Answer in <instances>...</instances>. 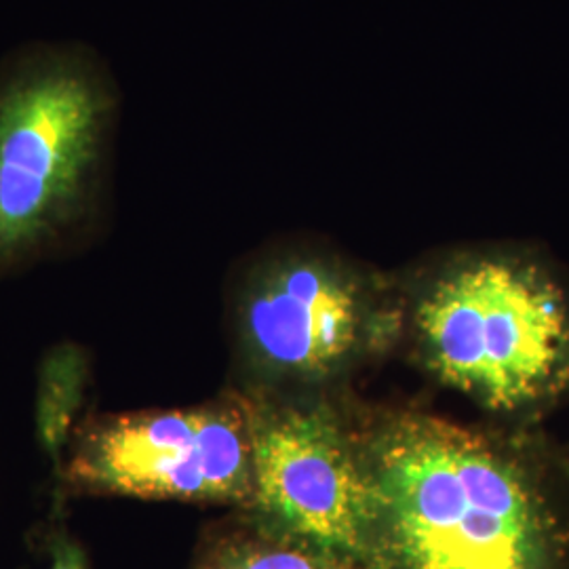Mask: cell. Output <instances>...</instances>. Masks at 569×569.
I'll return each mask as SVG.
<instances>
[{
    "label": "cell",
    "instance_id": "obj_4",
    "mask_svg": "<svg viewBox=\"0 0 569 569\" xmlns=\"http://www.w3.org/2000/svg\"><path fill=\"white\" fill-rule=\"evenodd\" d=\"M243 392H345L346 382L403 340L395 272L321 237L291 234L244 262L232 306Z\"/></svg>",
    "mask_w": 569,
    "mask_h": 569
},
{
    "label": "cell",
    "instance_id": "obj_8",
    "mask_svg": "<svg viewBox=\"0 0 569 569\" xmlns=\"http://www.w3.org/2000/svg\"><path fill=\"white\" fill-rule=\"evenodd\" d=\"M49 569H89L87 552L72 538L61 536L51 549V568Z\"/></svg>",
    "mask_w": 569,
    "mask_h": 569
},
{
    "label": "cell",
    "instance_id": "obj_6",
    "mask_svg": "<svg viewBox=\"0 0 569 569\" xmlns=\"http://www.w3.org/2000/svg\"><path fill=\"white\" fill-rule=\"evenodd\" d=\"M66 481L84 493L244 512L253 500L249 399L234 390L201 406L93 418L74 441Z\"/></svg>",
    "mask_w": 569,
    "mask_h": 569
},
{
    "label": "cell",
    "instance_id": "obj_7",
    "mask_svg": "<svg viewBox=\"0 0 569 569\" xmlns=\"http://www.w3.org/2000/svg\"><path fill=\"white\" fill-rule=\"evenodd\" d=\"M192 569H376L352 557L266 528L243 512L204 542Z\"/></svg>",
    "mask_w": 569,
    "mask_h": 569
},
{
    "label": "cell",
    "instance_id": "obj_1",
    "mask_svg": "<svg viewBox=\"0 0 569 569\" xmlns=\"http://www.w3.org/2000/svg\"><path fill=\"white\" fill-rule=\"evenodd\" d=\"M380 569H569V470L509 428L359 407Z\"/></svg>",
    "mask_w": 569,
    "mask_h": 569
},
{
    "label": "cell",
    "instance_id": "obj_2",
    "mask_svg": "<svg viewBox=\"0 0 569 569\" xmlns=\"http://www.w3.org/2000/svg\"><path fill=\"white\" fill-rule=\"evenodd\" d=\"M403 338L428 376L496 418L549 407L569 388V293L528 247H443L395 272Z\"/></svg>",
    "mask_w": 569,
    "mask_h": 569
},
{
    "label": "cell",
    "instance_id": "obj_3",
    "mask_svg": "<svg viewBox=\"0 0 569 569\" xmlns=\"http://www.w3.org/2000/svg\"><path fill=\"white\" fill-rule=\"evenodd\" d=\"M119 121V84L91 47L28 42L0 61V272L91 222Z\"/></svg>",
    "mask_w": 569,
    "mask_h": 569
},
{
    "label": "cell",
    "instance_id": "obj_5",
    "mask_svg": "<svg viewBox=\"0 0 569 569\" xmlns=\"http://www.w3.org/2000/svg\"><path fill=\"white\" fill-rule=\"evenodd\" d=\"M253 500L266 528L380 569L378 512L359 427L345 392L251 395Z\"/></svg>",
    "mask_w": 569,
    "mask_h": 569
}]
</instances>
